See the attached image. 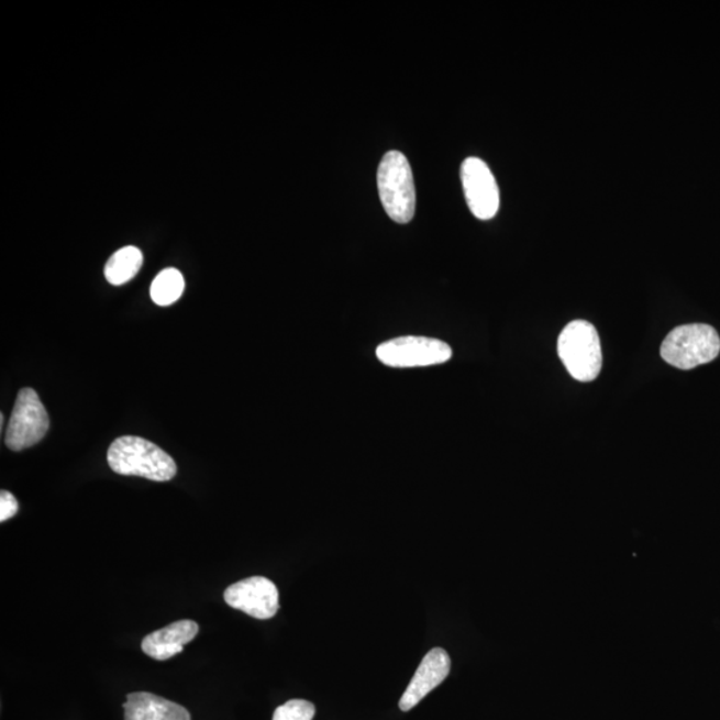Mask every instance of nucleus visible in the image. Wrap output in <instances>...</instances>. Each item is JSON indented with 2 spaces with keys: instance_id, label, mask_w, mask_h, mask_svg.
<instances>
[{
  "instance_id": "obj_1",
  "label": "nucleus",
  "mask_w": 720,
  "mask_h": 720,
  "mask_svg": "<svg viewBox=\"0 0 720 720\" xmlns=\"http://www.w3.org/2000/svg\"><path fill=\"white\" fill-rule=\"evenodd\" d=\"M112 472L154 481L171 480L177 463L156 444L140 436H122L112 442L108 454Z\"/></svg>"
},
{
  "instance_id": "obj_2",
  "label": "nucleus",
  "mask_w": 720,
  "mask_h": 720,
  "mask_svg": "<svg viewBox=\"0 0 720 720\" xmlns=\"http://www.w3.org/2000/svg\"><path fill=\"white\" fill-rule=\"evenodd\" d=\"M378 190L381 204L394 222L405 224L416 215L417 193L414 177L406 156L390 152L378 168Z\"/></svg>"
},
{
  "instance_id": "obj_3",
  "label": "nucleus",
  "mask_w": 720,
  "mask_h": 720,
  "mask_svg": "<svg viewBox=\"0 0 720 720\" xmlns=\"http://www.w3.org/2000/svg\"><path fill=\"white\" fill-rule=\"evenodd\" d=\"M720 337L709 324L679 325L662 343L661 355L668 365L693 369L717 358Z\"/></svg>"
},
{
  "instance_id": "obj_4",
  "label": "nucleus",
  "mask_w": 720,
  "mask_h": 720,
  "mask_svg": "<svg viewBox=\"0 0 720 720\" xmlns=\"http://www.w3.org/2000/svg\"><path fill=\"white\" fill-rule=\"evenodd\" d=\"M558 354L576 380H595L602 369V347L598 331L590 322L574 321L567 324L560 335Z\"/></svg>"
},
{
  "instance_id": "obj_5",
  "label": "nucleus",
  "mask_w": 720,
  "mask_h": 720,
  "mask_svg": "<svg viewBox=\"0 0 720 720\" xmlns=\"http://www.w3.org/2000/svg\"><path fill=\"white\" fill-rule=\"evenodd\" d=\"M377 356L388 367H428L448 362L453 350L447 343L432 337L402 336L381 343Z\"/></svg>"
},
{
  "instance_id": "obj_6",
  "label": "nucleus",
  "mask_w": 720,
  "mask_h": 720,
  "mask_svg": "<svg viewBox=\"0 0 720 720\" xmlns=\"http://www.w3.org/2000/svg\"><path fill=\"white\" fill-rule=\"evenodd\" d=\"M49 419L45 406L33 388H23L18 394L14 410L5 431V446L22 451L34 446L45 437Z\"/></svg>"
},
{
  "instance_id": "obj_7",
  "label": "nucleus",
  "mask_w": 720,
  "mask_h": 720,
  "mask_svg": "<svg viewBox=\"0 0 720 720\" xmlns=\"http://www.w3.org/2000/svg\"><path fill=\"white\" fill-rule=\"evenodd\" d=\"M224 600L231 609L262 621L274 618L279 610L278 588L265 576H252L229 586L224 591Z\"/></svg>"
},
{
  "instance_id": "obj_8",
  "label": "nucleus",
  "mask_w": 720,
  "mask_h": 720,
  "mask_svg": "<svg viewBox=\"0 0 720 720\" xmlns=\"http://www.w3.org/2000/svg\"><path fill=\"white\" fill-rule=\"evenodd\" d=\"M463 191L469 210L480 221L497 215L500 204L499 189L490 167L479 158H467L461 168Z\"/></svg>"
},
{
  "instance_id": "obj_9",
  "label": "nucleus",
  "mask_w": 720,
  "mask_h": 720,
  "mask_svg": "<svg viewBox=\"0 0 720 720\" xmlns=\"http://www.w3.org/2000/svg\"><path fill=\"white\" fill-rule=\"evenodd\" d=\"M451 669V660L446 651L436 647L429 651L412 676L409 687L399 700V709L407 712L421 704L423 698L442 685Z\"/></svg>"
},
{
  "instance_id": "obj_10",
  "label": "nucleus",
  "mask_w": 720,
  "mask_h": 720,
  "mask_svg": "<svg viewBox=\"0 0 720 720\" xmlns=\"http://www.w3.org/2000/svg\"><path fill=\"white\" fill-rule=\"evenodd\" d=\"M198 634V623L184 619L144 638L142 651L155 661H168L180 654L186 644L196 640Z\"/></svg>"
},
{
  "instance_id": "obj_11",
  "label": "nucleus",
  "mask_w": 720,
  "mask_h": 720,
  "mask_svg": "<svg viewBox=\"0 0 720 720\" xmlns=\"http://www.w3.org/2000/svg\"><path fill=\"white\" fill-rule=\"evenodd\" d=\"M123 709L124 720H191L184 706L149 693L129 694Z\"/></svg>"
},
{
  "instance_id": "obj_12",
  "label": "nucleus",
  "mask_w": 720,
  "mask_h": 720,
  "mask_svg": "<svg viewBox=\"0 0 720 720\" xmlns=\"http://www.w3.org/2000/svg\"><path fill=\"white\" fill-rule=\"evenodd\" d=\"M143 265V254L134 246L123 247L106 263V279L112 286H122L140 273Z\"/></svg>"
},
{
  "instance_id": "obj_13",
  "label": "nucleus",
  "mask_w": 720,
  "mask_h": 720,
  "mask_svg": "<svg viewBox=\"0 0 720 720\" xmlns=\"http://www.w3.org/2000/svg\"><path fill=\"white\" fill-rule=\"evenodd\" d=\"M185 291V279L177 268H166L158 274L152 285V299L155 304L170 306L181 297Z\"/></svg>"
},
{
  "instance_id": "obj_14",
  "label": "nucleus",
  "mask_w": 720,
  "mask_h": 720,
  "mask_svg": "<svg viewBox=\"0 0 720 720\" xmlns=\"http://www.w3.org/2000/svg\"><path fill=\"white\" fill-rule=\"evenodd\" d=\"M314 717V705L309 700L292 699L275 710L273 720H312Z\"/></svg>"
},
{
  "instance_id": "obj_15",
  "label": "nucleus",
  "mask_w": 720,
  "mask_h": 720,
  "mask_svg": "<svg viewBox=\"0 0 720 720\" xmlns=\"http://www.w3.org/2000/svg\"><path fill=\"white\" fill-rule=\"evenodd\" d=\"M19 510L18 500L11 492L3 490L0 492V522L9 521L15 517Z\"/></svg>"
}]
</instances>
